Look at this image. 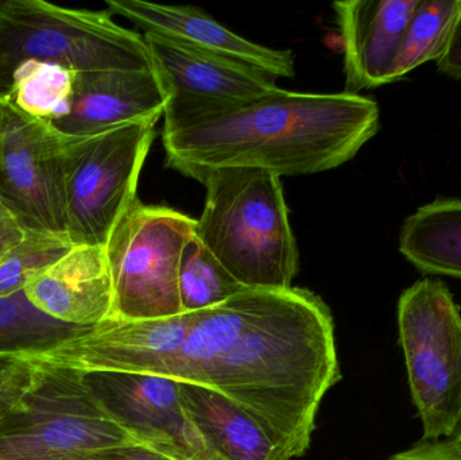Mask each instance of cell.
I'll return each instance as SVG.
<instances>
[{
    "label": "cell",
    "instance_id": "obj_1",
    "mask_svg": "<svg viewBox=\"0 0 461 460\" xmlns=\"http://www.w3.org/2000/svg\"><path fill=\"white\" fill-rule=\"evenodd\" d=\"M173 372L251 416L287 459L305 455L325 394L341 380L335 323L308 289H249L194 312Z\"/></svg>",
    "mask_w": 461,
    "mask_h": 460
},
{
    "label": "cell",
    "instance_id": "obj_2",
    "mask_svg": "<svg viewBox=\"0 0 461 460\" xmlns=\"http://www.w3.org/2000/svg\"><path fill=\"white\" fill-rule=\"evenodd\" d=\"M164 116L167 167L196 181L221 169L327 172L354 158L381 127L370 97L282 88L244 100L172 97Z\"/></svg>",
    "mask_w": 461,
    "mask_h": 460
},
{
    "label": "cell",
    "instance_id": "obj_3",
    "mask_svg": "<svg viewBox=\"0 0 461 460\" xmlns=\"http://www.w3.org/2000/svg\"><path fill=\"white\" fill-rule=\"evenodd\" d=\"M197 181L207 189L197 239L243 288H292L298 248L281 177L221 169Z\"/></svg>",
    "mask_w": 461,
    "mask_h": 460
},
{
    "label": "cell",
    "instance_id": "obj_4",
    "mask_svg": "<svg viewBox=\"0 0 461 460\" xmlns=\"http://www.w3.org/2000/svg\"><path fill=\"white\" fill-rule=\"evenodd\" d=\"M49 62L76 73L154 70L148 43L108 10L64 7L46 0H0V102L23 62Z\"/></svg>",
    "mask_w": 461,
    "mask_h": 460
},
{
    "label": "cell",
    "instance_id": "obj_5",
    "mask_svg": "<svg viewBox=\"0 0 461 460\" xmlns=\"http://www.w3.org/2000/svg\"><path fill=\"white\" fill-rule=\"evenodd\" d=\"M157 122L123 124L86 137L59 134L65 221L73 245H107L138 199V180L156 140Z\"/></svg>",
    "mask_w": 461,
    "mask_h": 460
},
{
    "label": "cell",
    "instance_id": "obj_6",
    "mask_svg": "<svg viewBox=\"0 0 461 460\" xmlns=\"http://www.w3.org/2000/svg\"><path fill=\"white\" fill-rule=\"evenodd\" d=\"M34 364L32 388L0 420V460H62L140 443L105 412L83 372Z\"/></svg>",
    "mask_w": 461,
    "mask_h": 460
},
{
    "label": "cell",
    "instance_id": "obj_7",
    "mask_svg": "<svg viewBox=\"0 0 461 460\" xmlns=\"http://www.w3.org/2000/svg\"><path fill=\"white\" fill-rule=\"evenodd\" d=\"M398 334L422 440L454 437L461 421V312L443 281L424 278L398 300Z\"/></svg>",
    "mask_w": 461,
    "mask_h": 460
},
{
    "label": "cell",
    "instance_id": "obj_8",
    "mask_svg": "<svg viewBox=\"0 0 461 460\" xmlns=\"http://www.w3.org/2000/svg\"><path fill=\"white\" fill-rule=\"evenodd\" d=\"M196 219L172 208L132 203L104 246L113 280L110 320H154L184 315L178 275Z\"/></svg>",
    "mask_w": 461,
    "mask_h": 460
},
{
    "label": "cell",
    "instance_id": "obj_9",
    "mask_svg": "<svg viewBox=\"0 0 461 460\" xmlns=\"http://www.w3.org/2000/svg\"><path fill=\"white\" fill-rule=\"evenodd\" d=\"M61 135L0 102V204L23 231L67 234Z\"/></svg>",
    "mask_w": 461,
    "mask_h": 460
},
{
    "label": "cell",
    "instance_id": "obj_10",
    "mask_svg": "<svg viewBox=\"0 0 461 460\" xmlns=\"http://www.w3.org/2000/svg\"><path fill=\"white\" fill-rule=\"evenodd\" d=\"M194 315L184 313L154 320H107L54 350L26 358L83 373H130L172 378Z\"/></svg>",
    "mask_w": 461,
    "mask_h": 460
},
{
    "label": "cell",
    "instance_id": "obj_11",
    "mask_svg": "<svg viewBox=\"0 0 461 460\" xmlns=\"http://www.w3.org/2000/svg\"><path fill=\"white\" fill-rule=\"evenodd\" d=\"M105 412L137 442L186 460H219L184 413L180 383L159 375L84 373Z\"/></svg>",
    "mask_w": 461,
    "mask_h": 460
},
{
    "label": "cell",
    "instance_id": "obj_12",
    "mask_svg": "<svg viewBox=\"0 0 461 460\" xmlns=\"http://www.w3.org/2000/svg\"><path fill=\"white\" fill-rule=\"evenodd\" d=\"M170 99L156 69L76 73L69 113L51 126L62 135L86 137L123 124L159 121Z\"/></svg>",
    "mask_w": 461,
    "mask_h": 460
},
{
    "label": "cell",
    "instance_id": "obj_13",
    "mask_svg": "<svg viewBox=\"0 0 461 460\" xmlns=\"http://www.w3.org/2000/svg\"><path fill=\"white\" fill-rule=\"evenodd\" d=\"M113 15L123 16L145 34L159 35L216 54L271 77H294V54L292 50L267 48L251 42L230 32L221 22L192 5H167L145 0H108Z\"/></svg>",
    "mask_w": 461,
    "mask_h": 460
},
{
    "label": "cell",
    "instance_id": "obj_14",
    "mask_svg": "<svg viewBox=\"0 0 461 460\" xmlns=\"http://www.w3.org/2000/svg\"><path fill=\"white\" fill-rule=\"evenodd\" d=\"M420 0L333 3L344 51L346 94L390 83L409 19Z\"/></svg>",
    "mask_w": 461,
    "mask_h": 460
},
{
    "label": "cell",
    "instance_id": "obj_15",
    "mask_svg": "<svg viewBox=\"0 0 461 460\" xmlns=\"http://www.w3.org/2000/svg\"><path fill=\"white\" fill-rule=\"evenodd\" d=\"M32 307L59 323L92 329L113 316V291L103 246H75L23 289Z\"/></svg>",
    "mask_w": 461,
    "mask_h": 460
},
{
    "label": "cell",
    "instance_id": "obj_16",
    "mask_svg": "<svg viewBox=\"0 0 461 460\" xmlns=\"http://www.w3.org/2000/svg\"><path fill=\"white\" fill-rule=\"evenodd\" d=\"M154 69L172 97L244 100L278 91L276 78L240 62L145 34Z\"/></svg>",
    "mask_w": 461,
    "mask_h": 460
},
{
    "label": "cell",
    "instance_id": "obj_17",
    "mask_svg": "<svg viewBox=\"0 0 461 460\" xmlns=\"http://www.w3.org/2000/svg\"><path fill=\"white\" fill-rule=\"evenodd\" d=\"M184 413L219 460H289L259 424L226 397L180 383Z\"/></svg>",
    "mask_w": 461,
    "mask_h": 460
},
{
    "label": "cell",
    "instance_id": "obj_18",
    "mask_svg": "<svg viewBox=\"0 0 461 460\" xmlns=\"http://www.w3.org/2000/svg\"><path fill=\"white\" fill-rule=\"evenodd\" d=\"M400 251L424 275L461 280V199H438L411 213L401 229Z\"/></svg>",
    "mask_w": 461,
    "mask_h": 460
},
{
    "label": "cell",
    "instance_id": "obj_19",
    "mask_svg": "<svg viewBox=\"0 0 461 460\" xmlns=\"http://www.w3.org/2000/svg\"><path fill=\"white\" fill-rule=\"evenodd\" d=\"M76 72L49 62H23L11 76L10 91L3 102L24 115L56 123L69 113Z\"/></svg>",
    "mask_w": 461,
    "mask_h": 460
},
{
    "label": "cell",
    "instance_id": "obj_20",
    "mask_svg": "<svg viewBox=\"0 0 461 460\" xmlns=\"http://www.w3.org/2000/svg\"><path fill=\"white\" fill-rule=\"evenodd\" d=\"M460 14L461 0H420L409 19L390 83L425 62L438 61L448 48Z\"/></svg>",
    "mask_w": 461,
    "mask_h": 460
},
{
    "label": "cell",
    "instance_id": "obj_21",
    "mask_svg": "<svg viewBox=\"0 0 461 460\" xmlns=\"http://www.w3.org/2000/svg\"><path fill=\"white\" fill-rule=\"evenodd\" d=\"M88 329L43 315L30 304L23 292L0 297V354L32 356L48 353Z\"/></svg>",
    "mask_w": 461,
    "mask_h": 460
},
{
    "label": "cell",
    "instance_id": "obj_22",
    "mask_svg": "<svg viewBox=\"0 0 461 460\" xmlns=\"http://www.w3.org/2000/svg\"><path fill=\"white\" fill-rule=\"evenodd\" d=\"M178 288L184 313L216 307L244 289L197 239L196 234L184 248Z\"/></svg>",
    "mask_w": 461,
    "mask_h": 460
},
{
    "label": "cell",
    "instance_id": "obj_23",
    "mask_svg": "<svg viewBox=\"0 0 461 460\" xmlns=\"http://www.w3.org/2000/svg\"><path fill=\"white\" fill-rule=\"evenodd\" d=\"M75 248L67 234L23 231V237L0 256V297L21 293L30 281L53 266Z\"/></svg>",
    "mask_w": 461,
    "mask_h": 460
},
{
    "label": "cell",
    "instance_id": "obj_24",
    "mask_svg": "<svg viewBox=\"0 0 461 460\" xmlns=\"http://www.w3.org/2000/svg\"><path fill=\"white\" fill-rule=\"evenodd\" d=\"M35 372L37 365L26 356L0 354V420L32 388Z\"/></svg>",
    "mask_w": 461,
    "mask_h": 460
},
{
    "label": "cell",
    "instance_id": "obj_25",
    "mask_svg": "<svg viewBox=\"0 0 461 460\" xmlns=\"http://www.w3.org/2000/svg\"><path fill=\"white\" fill-rule=\"evenodd\" d=\"M62 460H186L184 456L156 447V446L137 443V445L116 446L78 454Z\"/></svg>",
    "mask_w": 461,
    "mask_h": 460
},
{
    "label": "cell",
    "instance_id": "obj_26",
    "mask_svg": "<svg viewBox=\"0 0 461 460\" xmlns=\"http://www.w3.org/2000/svg\"><path fill=\"white\" fill-rule=\"evenodd\" d=\"M387 460H461L447 445L446 440L428 442L421 440L402 453L395 454Z\"/></svg>",
    "mask_w": 461,
    "mask_h": 460
},
{
    "label": "cell",
    "instance_id": "obj_27",
    "mask_svg": "<svg viewBox=\"0 0 461 460\" xmlns=\"http://www.w3.org/2000/svg\"><path fill=\"white\" fill-rule=\"evenodd\" d=\"M438 72L447 77L461 80V14L452 32L446 53L438 61Z\"/></svg>",
    "mask_w": 461,
    "mask_h": 460
},
{
    "label": "cell",
    "instance_id": "obj_28",
    "mask_svg": "<svg viewBox=\"0 0 461 460\" xmlns=\"http://www.w3.org/2000/svg\"><path fill=\"white\" fill-rule=\"evenodd\" d=\"M22 237L23 230L0 204V256L18 243Z\"/></svg>",
    "mask_w": 461,
    "mask_h": 460
},
{
    "label": "cell",
    "instance_id": "obj_29",
    "mask_svg": "<svg viewBox=\"0 0 461 460\" xmlns=\"http://www.w3.org/2000/svg\"><path fill=\"white\" fill-rule=\"evenodd\" d=\"M446 442L447 445L449 446V448L461 458V421L454 437H452L451 439L446 440Z\"/></svg>",
    "mask_w": 461,
    "mask_h": 460
}]
</instances>
